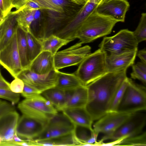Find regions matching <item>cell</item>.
<instances>
[{"label": "cell", "mask_w": 146, "mask_h": 146, "mask_svg": "<svg viewBox=\"0 0 146 146\" xmlns=\"http://www.w3.org/2000/svg\"><path fill=\"white\" fill-rule=\"evenodd\" d=\"M0 98L9 101L13 105L19 102L20 94L12 92L10 89L0 88Z\"/></svg>", "instance_id": "cell-34"}, {"label": "cell", "mask_w": 146, "mask_h": 146, "mask_svg": "<svg viewBox=\"0 0 146 146\" xmlns=\"http://www.w3.org/2000/svg\"><path fill=\"white\" fill-rule=\"evenodd\" d=\"M132 72L131 74V78L137 79L141 81L145 86L146 84V72L140 69L135 64L132 66Z\"/></svg>", "instance_id": "cell-35"}, {"label": "cell", "mask_w": 146, "mask_h": 146, "mask_svg": "<svg viewBox=\"0 0 146 146\" xmlns=\"http://www.w3.org/2000/svg\"><path fill=\"white\" fill-rule=\"evenodd\" d=\"M126 71L108 72L86 86L88 101L85 108L93 121L108 112L117 90L127 77Z\"/></svg>", "instance_id": "cell-1"}, {"label": "cell", "mask_w": 146, "mask_h": 146, "mask_svg": "<svg viewBox=\"0 0 146 146\" xmlns=\"http://www.w3.org/2000/svg\"><path fill=\"white\" fill-rule=\"evenodd\" d=\"M0 64L15 78L23 70L16 32L8 44L0 51Z\"/></svg>", "instance_id": "cell-10"}, {"label": "cell", "mask_w": 146, "mask_h": 146, "mask_svg": "<svg viewBox=\"0 0 146 146\" xmlns=\"http://www.w3.org/2000/svg\"><path fill=\"white\" fill-rule=\"evenodd\" d=\"M46 123L23 114L19 119L16 133L20 137L32 140L42 132Z\"/></svg>", "instance_id": "cell-13"}, {"label": "cell", "mask_w": 146, "mask_h": 146, "mask_svg": "<svg viewBox=\"0 0 146 146\" xmlns=\"http://www.w3.org/2000/svg\"><path fill=\"white\" fill-rule=\"evenodd\" d=\"M10 84L4 78L1 74H0V88L10 89Z\"/></svg>", "instance_id": "cell-42"}, {"label": "cell", "mask_w": 146, "mask_h": 146, "mask_svg": "<svg viewBox=\"0 0 146 146\" xmlns=\"http://www.w3.org/2000/svg\"><path fill=\"white\" fill-rule=\"evenodd\" d=\"M129 78L127 77L117 90L108 110V112L117 111L119 106L123 98L128 85Z\"/></svg>", "instance_id": "cell-31"}, {"label": "cell", "mask_w": 146, "mask_h": 146, "mask_svg": "<svg viewBox=\"0 0 146 146\" xmlns=\"http://www.w3.org/2000/svg\"><path fill=\"white\" fill-rule=\"evenodd\" d=\"M16 34L18 48L23 70L29 68L31 62L29 58L25 32L18 25Z\"/></svg>", "instance_id": "cell-24"}, {"label": "cell", "mask_w": 146, "mask_h": 146, "mask_svg": "<svg viewBox=\"0 0 146 146\" xmlns=\"http://www.w3.org/2000/svg\"><path fill=\"white\" fill-rule=\"evenodd\" d=\"M31 142L32 146H72L80 145L81 144V143L75 137L73 132L47 139H32Z\"/></svg>", "instance_id": "cell-20"}, {"label": "cell", "mask_w": 146, "mask_h": 146, "mask_svg": "<svg viewBox=\"0 0 146 146\" xmlns=\"http://www.w3.org/2000/svg\"><path fill=\"white\" fill-rule=\"evenodd\" d=\"M24 84L23 89L21 94L25 99L31 98L41 94V93L36 89L26 84Z\"/></svg>", "instance_id": "cell-36"}, {"label": "cell", "mask_w": 146, "mask_h": 146, "mask_svg": "<svg viewBox=\"0 0 146 146\" xmlns=\"http://www.w3.org/2000/svg\"><path fill=\"white\" fill-rule=\"evenodd\" d=\"M146 88L129 78L127 86L117 111L133 113L145 111Z\"/></svg>", "instance_id": "cell-6"}, {"label": "cell", "mask_w": 146, "mask_h": 146, "mask_svg": "<svg viewBox=\"0 0 146 146\" xmlns=\"http://www.w3.org/2000/svg\"><path fill=\"white\" fill-rule=\"evenodd\" d=\"M13 0H0V12L3 18L7 16L13 7Z\"/></svg>", "instance_id": "cell-37"}, {"label": "cell", "mask_w": 146, "mask_h": 146, "mask_svg": "<svg viewBox=\"0 0 146 146\" xmlns=\"http://www.w3.org/2000/svg\"><path fill=\"white\" fill-rule=\"evenodd\" d=\"M132 113L118 111L108 112L94 124L93 130L98 133L109 134L117 129Z\"/></svg>", "instance_id": "cell-12"}, {"label": "cell", "mask_w": 146, "mask_h": 146, "mask_svg": "<svg viewBox=\"0 0 146 146\" xmlns=\"http://www.w3.org/2000/svg\"><path fill=\"white\" fill-rule=\"evenodd\" d=\"M142 111L132 113L115 131L109 134L104 135L98 142L100 143L108 140L114 141L141 133L146 123V114Z\"/></svg>", "instance_id": "cell-7"}, {"label": "cell", "mask_w": 146, "mask_h": 146, "mask_svg": "<svg viewBox=\"0 0 146 146\" xmlns=\"http://www.w3.org/2000/svg\"><path fill=\"white\" fill-rule=\"evenodd\" d=\"M137 50L116 54H106L105 62L108 72L125 70L134 64Z\"/></svg>", "instance_id": "cell-15"}, {"label": "cell", "mask_w": 146, "mask_h": 146, "mask_svg": "<svg viewBox=\"0 0 146 146\" xmlns=\"http://www.w3.org/2000/svg\"><path fill=\"white\" fill-rule=\"evenodd\" d=\"M129 6L127 0H113L100 3L96 9V11L99 14L110 17L117 22H123Z\"/></svg>", "instance_id": "cell-14"}, {"label": "cell", "mask_w": 146, "mask_h": 146, "mask_svg": "<svg viewBox=\"0 0 146 146\" xmlns=\"http://www.w3.org/2000/svg\"><path fill=\"white\" fill-rule=\"evenodd\" d=\"M146 146V132L135 136L127 137L122 140L117 146Z\"/></svg>", "instance_id": "cell-32"}, {"label": "cell", "mask_w": 146, "mask_h": 146, "mask_svg": "<svg viewBox=\"0 0 146 146\" xmlns=\"http://www.w3.org/2000/svg\"><path fill=\"white\" fill-rule=\"evenodd\" d=\"M133 35L139 43L146 40V13H143L139 24L135 30L133 32Z\"/></svg>", "instance_id": "cell-33"}, {"label": "cell", "mask_w": 146, "mask_h": 146, "mask_svg": "<svg viewBox=\"0 0 146 146\" xmlns=\"http://www.w3.org/2000/svg\"><path fill=\"white\" fill-rule=\"evenodd\" d=\"M30 0H13V7L18 10L23 6Z\"/></svg>", "instance_id": "cell-40"}, {"label": "cell", "mask_w": 146, "mask_h": 146, "mask_svg": "<svg viewBox=\"0 0 146 146\" xmlns=\"http://www.w3.org/2000/svg\"><path fill=\"white\" fill-rule=\"evenodd\" d=\"M71 41L52 35L41 42L42 50L49 52L54 55L60 48Z\"/></svg>", "instance_id": "cell-27"}, {"label": "cell", "mask_w": 146, "mask_h": 146, "mask_svg": "<svg viewBox=\"0 0 146 146\" xmlns=\"http://www.w3.org/2000/svg\"><path fill=\"white\" fill-rule=\"evenodd\" d=\"M86 0V2L87 1H88L89 0Z\"/></svg>", "instance_id": "cell-48"}, {"label": "cell", "mask_w": 146, "mask_h": 146, "mask_svg": "<svg viewBox=\"0 0 146 146\" xmlns=\"http://www.w3.org/2000/svg\"><path fill=\"white\" fill-rule=\"evenodd\" d=\"M112 0H102L100 3H104V2H107Z\"/></svg>", "instance_id": "cell-45"}, {"label": "cell", "mask_w": 146, "mask_h": 146, "mask_svg": "<svg viewBox=\"0 0 146 146\" xmlns=\"http://www.w3.org/2000/svg\"><path fill=\"white\" fill-rule=\"evenodd\" d=\"M36 10L16 11V20L18 25L25 32H30L31 25L35 20Z\"/></svg>", "instance_id": "cell-28"}, {"label": "cell", "mask_w": 146, "mask_h": 146, "mask_svg": "<svg viewBox=\"0 0 146 146\" xmlns=\"http://www.w3.org/2000/svg\"><path fill=\"white\" fill-rule=\"evenodd\" d=\"M82 44L78 42L62 50L58 51L54 55V69H59L79 64L91 53V48L88 45L81 47Z\"/></svg>", "instance_id": "cell-8"}, {"label": "cell", "mask_w": 146, "mask_h": 146, "mask_svg": "<svg viewBox=\"0 0 146 146\" xmlns=\"http://www.w3.org/2000/svg\"><path fill=\"white\" fill-rule=\"evenodd\" d=\"M106 53L100 48L87 56L74 73L86 86L108 72L105 62Z\"/></svg>", "instance_id": "cell-3"}, {"label": "cell", "mask_w": 146, "mask_h": 146, "mask_svg": "<svg viewBox=\"0 0 146 146\" xmlns=\"http://www.w3.org/2000/svg\"><path fill=\"white\" fill-rule=\"evenodd\" d=\"M117 22L110 17L98 14L95 9L82 23L75 38L79 39L82 44L92 42L110 34Z\"/></svg>", "instance_id": "cell-2"}, {"label": "cell", "mask_w": 146, "mask_h": 146, "mask_svg": "<svg viewBox=\"0 0 146 146\" xmlns=\"http://www.w3.org/2000/svg\"><path fill=\"white\" fill-rule=\"evenodd\" d=\"M73 91H66L55 87L45 90L41 95L57 111H62L65 108Z\"/></svg>", "instance_id": "cell-16"}, {"label": "cell", "mask_w": 146, "mask_h": 146, "mask_svg": "<svg viewBox=\"0 0 146 146\" xmlns=\"http://www.w3.org/2000/svg\"><path fill=\"white\" fill-rule=\"evenodd\" d=\"M19 117V114L14 110L0 119V136L3 141L13 139Z\"/></svg>", "instance_id": "cell-19"}, {"label": "cell", "mask_w": 146, "mask_h": 146, "mask_svg": "<svg viewBox=\"0 0 146 146\" xmlns=\"http://www.w3.org/2000/svg\"><path fill=\"white\" fill-rule=\"evenodd\" d=\"M1 74V72H0V74Z\"/></svg>", "instance_id": "cell-49"}, {"label": "cell", "mask_w": 146, "mask_h": 146, "mask_svg": "<svg viewBox=\"0 0 146 146\" xmlns=\"http://www.w3.org/2000/svg\"><path fill=\"white\" fill-rule=\"evenodd\" d=\"M102 0H89L77 13L75 16L65 23L59 31L58 35L62 38L72 41L84 21L94 11Z\"/></svg>", "instance_id": "cell-9"}, {"label": "cell", "mask_w": 146, "mask_h": 146, "mask_svg": "<svg viewBox=\"0 0 146 146\" xmlns=\"http://www.w3.org/2000/svg\"><path fill=\"white\" fill-rule=\"evenodd\" d=\"M138 44L133 32L123 29L112 36L104 37L99 47L108 54H116L137 50Z\"/></svg>", "instance_id": "cell-4"}, {"label": "cell", "mask_w": 146, "mask_h": 146, "mask_svg": "<svg viewBox=\"0 0 146 146\" xmlns=\"http://www.w3.org/2000/svg\"><path fill=\"white\" fill-rule=\"evenodd\" d=\"M24 84L21 79L15 78L10 84V89L13 92L16 93H21L23 91Z\"/></svg>", "instance_id": "cell-38"}, {"label": "cell", "mask_w": 146, "mask_h": 146, "mask_svg": "<svg viewBox=\"0 0 146 146\" xmlns=\"http://www.w3.org/2000/svg\"><path fill=\"white\" fill-rule=\"evenodd\" d=\"M17 78L36 89L41 93L45 90L55 87L57 80L56 70H53L43 75L36 74L29 68L23 70Z\"/></svg>", "instance_id": "cell-11"}, {"label": "cell", "mask_w": 146, "mask_h": 146, "mask_svg": "<svg viewBox=\"0 0 146 146\" xmlns=\"http://www.w3.org/2000/svg\"><path fill=\"white\" fill-rule=\"evenodd\" d=\"M137 55L140 59L141 62L146 64V50L145 48L137 52Z\"/></svg>", "instance_id": "cell-41"}, {"label": "cell", "mask_w": 146, "mask_h": 146, "mask_svg": "<svg viewBox=\"0 0 146 146\" xmlns=\"http://www.w3.org/2000/svg\"><path fill=\"white\" fill-rule=\"evenodd\" d=\"M18 108L23 114L46 123L58 113L51 103L41 94L25 99L18 104Z\"/></svg>", "instance_id": "cell-5"}, {"label": "cell", "mask_w": 146, "mask_h": 146, "mask_svg": "<svg viewBox=\"0 0 146 146\" xmlns=\"http://www.w3.org/2000/svg\"><path fill=\"white\" fill-rule=\"evenodd\" d=\"M72 2L79 5H83L86 3V0H70Z\"/></svg>", "instance_id": "cell-44"}, {"label": "cell", "mask_w": 146, "mask_h": 146, "mask_svg": "<svg viewBox=\"0 0 146 146\" xmlns=\"http://www.w3.org/2000/svg\"><path fill=\"white\" fill-rule=\"evenodd\" d=\"M16 17V13L13 11L5 17L4 31L0 42V51L8 44L16 32L18 26Z\"/></svg>", "instance_id": "cell-23"}, {"label": "cell", "mask_w": 146, "mask_h": 146, "mask_svg": "<svg viewBox=\"0 0 146 146\" xmlns=\"http://www.w3.org/2000/svg\"><path fill=\"white\" fill-rule=\"evenodd\" d=\"M57 80L55 87L66 91L74 90L84 86L74 73H68L56 70Z\"/></svg>", "instance_id": "cell-21"}, {"label": "cell", "mask_w": 146, "mask_h": 146, "mask_svg": "<svg viewBox=\"0 0 146 146\" xmlns=\"http://www.w3.org/2000/svg\"><path fill=\"white\" fill-rule=\"evenodd\" d=\"M87 101V89L86 86H82L73 91L65 108H85Z\"/></svg>", "instance_id": "cell-26"}, {"label": "cell", "mask_w": 146, "mask_h": 146, "mask_svg": "<svg viewBox=\"0 0 146 146\" xmlns=\"http://www.w3.org/2000/svg\"><path fill=\"white\" fill-rule=\"evenodd\" d=\"M5 19V17L3 18L0 22V42L4 31Z\"/></svg>", "instance_id": "cell-43"}, {"label": "cell", "mask_w": 146, "mask_h": 146, "mask_svg": "<svg viewBox=\"0 0 146 146\" xmlns=\"http://www.w3.org/2000/svg\"><path fill=\"white\" fill-rule=\"evenodd\" d=\"M62 111L74 125L85 127L93 130L94 121L85 108H67Z\"/></svg>", "instance_id": "cell-18"}, {"label": "cell", "mask_w": 146, "mask_h": 146, "mask_svg": "<svg viewBox=\"0 0 146 146\" xmlns=\"http://www.w3.org/2000/svg\"><path fill=\"white\" fill-rule=\"evenodd\" d=\"M29 59L31 62L42 51L41 42L30 32H25Z\"/></svg>", "instance_id": "cell-30"}, {"label": "cell", "mask_w": 146, "mask_h": 146, "mask_svg": "<svg viewBox=\"0 0 146 146\" xmlns=\"http://www.w3.org/2000/svg\"><path fill=\"white\" fill-rule=\"evenodd\" d=\"M74 127V126H71L46 123L44 130L35 140L47 139L71 133L73 132Z\"/></svg>", "instance_id": "cell-22"}, {"label": "cell", "mask_w": 146, "mask_h": 146, "mask_svg": "<svg viewBox=\"0 0 146 146\" xmlns=\"http://www.w3.org/2000/svg\"><path fill=\"white\" fill-rule=\"evenodd\" d=\"M3 18L2 16V15L0 12V22L3 19Z\"/></svg>", "instance_id": "cell-46"}, {"label": "cell", "mask_w": 146, "mask_h": 146, "mask_svg": "<svg viewBox=\"0 0 146 146\" xmlns=\"http://www.w3.org/2000/svg\"><path fill=\"white\" fill-rule=\"evenodd\" d=\"M12 104L6 101L0 100V119L10 112L15 110Z\"/></svg>", "instance_id": "cell-39"}, {"label": "cell", "mask_w": 146, "mask_h": 146, "mask_svg": "<svg viewBox=\"0 0 146 146\" xmlns=\"http://www.w3.org/2000/svg\"><path fill=\"white\" fill-rule=\"evenodd\" d=\"M3 141V139L0 136V145Z\"/></svg>", "instance_id": "cell-47"}, {"label": "cell", "mask_w": 146, "mask_h": 146, "mask_svg": "<svg viewBox=\"0 0 146 146\" xmlns=\"http://www.w3.org/2000/svg\"><path fill=\"white\" fill-rule=\"evenodd\" d=\"M76 138L81 143V146H93L96 142L99 133L88 128L74 125L73 132Z\"/></svg>", "instance_id": "cell-25"}, {"label": "cell", "mask_w": 146, "mask_h": 146, "mask_svg": "<svg viewBox=\"0 0 146 146\" xmlns=\"http://www.w3.org/2000/svg\"><path fill=\"white\" fill-rule=\"evenodd\" d=\"M37 3L42 9L48 10L59 13L65 12L68 3L65 0H30Z\"/></svg>", "instance_id": "cell-29"}, {"label": "cell", "mask_w": 146, "mask_h": 146, "mask_svg": "<svg viewBox=\"0 0 146 146\" xmlns=\"http://www.w3.org/2000/svg\"><path fill=\"white\" fill-rule=\"evenodd\" d=\"M29 69L39 74L49 73L55 70L54 55L49 52L42 51L31 62Z\"/></svg>", "instance_id": "cell-17"}]
</instances>
